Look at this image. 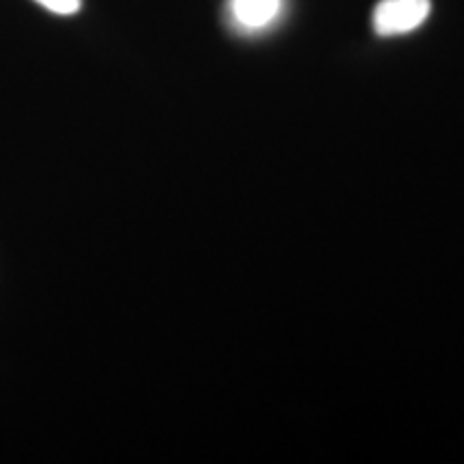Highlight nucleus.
Returning a JSON list of instances; mask_svg holds the SVG:
<instances>
[{"label": "nucleus", "instance_id": "f257e3e1", "mask_svg": "<svg viewBox=\"0 0 464 464\" xmlns=\"http://www.w3.org/2000/svg\"><path fill=\"white\" fill-rule=\"evenodd\" d=\"M430 15V0H381L372 15L379 37H396L420 28Z\"/></svg>", "mask_w": 464, "mask_h": 464}, {"label": "nucleus", "instance_id": "f03ea898", "mask_svg": "<svg viewBox=\"0 0 464 464\" xmlns=\"http://www.w3.org/2000/svg\"><path fill=\"white\" fill-rule=\"evenodd\" d=\"M282 0H230L232 20L243 31H260L277 20Z\"/></svg>", "mask_w": 464, "mask_h": 464}, {"label": "nucleus", "instance_id": "7ed1b4c3", "mask_svg": "<svg viewBox=\"0 0 464 464\" xmlns=\"http://www.w3.org/2000/svg\"><path fill=\"white\" fill-rule=\"evenodd\" d=\"M34 3L56 15H73L82 7V0H34Z\"/></svg>", "mask_w": 464, "mask_h": 464}]
</instances>
